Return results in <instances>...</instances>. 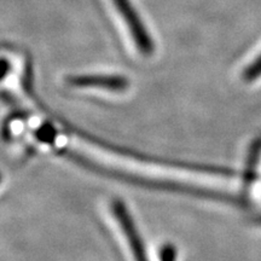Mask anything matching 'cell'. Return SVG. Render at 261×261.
Segmentation results:
<instances>
[{
  "label": "cell",
  "mask_w": 261,
  "mask_h": 261,
  "mask_svg": "<svg viewBox=\"0 0 261 261\" xmlns=\"http://www.w3.org/2000/svg\"><path fill=\"white\" fill-rule=\"evenodd\" d=\"M113 213L119 221L123 233L129 241V247L135 254L137 261H146V255L143 248L142 238H140L138 230H137L135 223H133L132 217H130L128 210L121 201H114L112 205Z\"/></svg>",
  "instance_id": "obj_1"
},
{
  "label": "cell",
  "mask_w": 261,
  "mask_h": 261,
  "mask_svg": "<svg viewBox=\"0 0 261 261\" xmlns=\"http://www.w3.org/2000/svg\"><path fill=\"white\" fill-rule=\"evenodd\" d=\"M71 86L75 87H91V89H103L113 92H122L128 87L129 81L121 75H106L91 74L73 76L68 80Z\"/></svg>",
  "instance_id": "obj_2"
},
{
  "label": "cell",
  "mask_w": 261,
  "mask_h": 261,
  "mask_svg": "<svg viewBox=\"0 0 261 261\" xmlns=\"http://www.w3.org/2000/svg\"><path fill=\"white\" fill-rule=\"evenodd\" d=\"M261 76V55L253 62L252 64H249L247 67V69L244 70L243 77L246 81H254L259 79Z\"/></svg>",
  "instance_id": "obj_3"
}]
</instances>
